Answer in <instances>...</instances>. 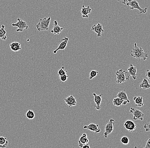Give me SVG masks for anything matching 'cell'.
Here are the masks:
<instances>
[{"mask_svg":"<svg viewBox=\"0 0 150 148\" xmlns=\"http://www.w3.org/2000/svg\"><path fill=\"white\" fill-rule=\"evenodd\" d=\"M134 47L131 51V56L138 60L143 59L145 60L149 56L147 53L144 52L142 48L137 47L136 43L134 44Z\"/></svg>","mask_w":150,"mask_h":148,"instance_id":"cell-1","label":"cell"},{"mask_svg":"<svg viewBox=\"0 0 150 148\" xmlns=\"http://www.w3.org/2000/svg\"><path fill=\"white\" fill-rule=\"evenodd\" d=\"M116 76V83L121 84L125 82L126 81L129 80L130 75L128 71L124 70L123 69H120L116 71L115 73Z\"/></svg>","mask_w":150,"mask_h":148,"instance_id":"cell-2","label":"cell"},{"mask_svg":"<svg viewBox=\"0 0 150 148\" xmlns=\"http://www.w3.org/2000/svg\"><path fill=\"white\" fill-rule=\"evenodd\" d=\"M50 20L51 18L50 17L48 18L45 17L43 19H40L39 23L36 25L38 30L39 31L47 30L49 29Z\"/></svg>","mask_w":150,"mask_h":148,"instance_id":"cell-3","label":"cell"},{"mask_svg":"<svg viewBox=\"0 0 150 148\" xmlns=\"http://www.w3.org/2000/svg\"><path fill=\"white\" fill-rule=\"evenodd\" d=\"M126 5H127L128 7H130V9L131 10H133L134 9H136L139 10L140 14L146 13L147 11V8H145L142 9L139 6L138 1L136 0H128Z\"/></svg>","mask_w":150,"mask_h":148,"instance_id":"cell-4","label":"cell"},{"mask_svg":"<svg viewBox=\"0 0 150 148\" xmlns=\"http://www.w3.org/2000/svg\"><path fill=\"white\" fill-rule=\"evenodd\" d=\"M17 20V22L12 24V26L13 27H16L18 28V29H16V32H22L24 30V29L27 30L28 28L29 25L27 22L19 18H18Z\"/></svg>","mask_w":150,"mask_h":148,"instance_id":"cell-5","label":"cell"},{"mask_svg":"<svg viewBox=\"0 0 150 148\" xmlns=\"http://www.w3.org/2000/svg\"><path fill=\"white\" fill-rule=\"evenodd\" d=\"M114 120L113 119H111L108 122L106 123L104 133V137L105 138H107L108 135L111 134L114 131Z\"/></svg>","mask_w":150,"mask_h":148,"instance_id":"cell-6","label":"cell"},{"mask_svg":"<svg viewBox=\"0 0 150 148\" xmlns=\"http://www.w3.org/2000/svg\"><path fill=\"white\" fill-rule=\"evenodd\" d=\"M129 113H131L133 115V119L135 120H140L142 121L143 120L144 114L142 111L137 109H134L133 107L131 108Z\"/></svg>","mask_w":150,"mask_h":148,"instance_id":"cell-7","label":"cell"},{"mask_svg":"<svg viewBox=\"0 0 150 148\" xmlns=\"http://www.w3.org/2000/svg\"><path fill=\"white\" fill-rule=\"evenodd\" d=\"M68 41V38L67 37H65L63 39H61V40L58 41L61 42V43L58 45L57 48L53 51V53L56 54V53H57V52L59 50H65V48H66Z\"/></svg>","mask_w":150,"mask_h":148,"instance_id":"cell-8","label":"cell"},{"mask_svg":"<svg viewBox=\"0 0 150 148\" xmlns=\"http://www.w3.org/2000/svg\"><path fill=\"white\" fill-rule=\"evenodd\" d=\"M125 128L129 132H133L136 129V125L131 120H127L124 124Z\"/></svg>","mask_w":150,"mask_h":148,"instance_id":"cell-9","label":"cell"},{"mask_svg":"<svg viewBox=\"0 0 150 148\" xmlns=\"http://www.w3.org/2000/svg\"><path fill=\"white\" fill-rule=\"evenodd\" d=\"M91 30L97 34L98 37L101 36L102 33L104 32V30L103 29V25L100 23L93 25L91 28Z\"/></svg>","mask_w":150,"mask_h":148,"instance_id":"cell-10","label":"cell"},{"mask_svg":"<svg viewBox=\"0 0 150 148\" xmlns=\"http://www.w3.org/2000/svg\"><path fill=\"white\" fill-rule=\"evenodd\" d=\"M64 100L66 104L69 108H71L73 106H76L77 104L76 99L72 95L67 96L64 99Z\"/></svg>","mask_w":150,"mask_h":148,"instance_id":"cell-11","label":"cell"},{"mask_svg":"<svg viewBox=\"0 0 150 148\" xmlns=\"http://www.w3.org/2000/svg\"><path fill=\"white\" fill-rule=\"evenodd\" d=\"M83 128L85 129H87L92 132H94L96 133H99L101 131V129H99L98 125L94 123H90L89 125L84 126Z\"/></svg>","mask_w":150,"mask_h":148,"instance_id":"cell-12","label":"cell"},{"mask_svg":"<svg viewBox=\"0 0 150 148\" xmlns=\"http://www.w3.org/2000/svg\"><path fill=\"white\" fill-rule=\"evenodd\" d=\"M93 95L94 96V101L95 102L96 104V106H95L96 109L97 110H99L101 109V102L102 101V94H99V95H97L96 93H93Z\"/></svg>","mask_w":150,"mask_h":148,"instance_id":"cell-13","label":"cell"},{"mask_svg":"<svg viewBox=\"0 0 150 148\" xmlns=\"http://www.w3.org/2000/svg\"><path fill=\"white\" fill-rule=\"evenodd\" d=\"M63 30V28H61L58 25V23L57 21H55L53 23V27L50 32L55 35H58L60 34Z\"/></svg>","mask_w":150,"mask_h":148,"instance_id":"cell-14","label":"cell"},{"mask_svg":"<svg viewBox=\"0 0 150 148\" xmlns=\"http://www.w3.org/2000/svg\"><path fill=\"white\" fill-rule=\"evenodd\" d=\"M91 11H92V9L90 8L89 6L85 7L84 5H83L81 10L82 17L83 18H88V14L91 13Z\"/></svg>","mask_w":150,"mask_h":148,"instance_id":"cell-15","label":"cell"},{"mask_svg":"<svg viewBox=\"0 0 150 148\" xmlns=\"http://www.w3.org/2000/svg\"><path fill=\"white\" fill-rule=\"evenodd\" d=\"M128 103V102L125 100H122L120 98H115L113 100V104L115 106H123V105H125Z\"/></svg>","mask_w":150,"mask_h":148,"instance_id":"cell-16","label":"cell"},{"mask_svg":"<svg viewBox=\"0 0 150 148\" xmlns=\"http://www.w3.org/2000/svg\"><path fill=\"white\" fill-rule=\"evenodd\" d=\"M128 71L129 73L130 76H132V77L133 80H136L137 79V77H136L137 70H136V67L131 64H130V67L128 68Z\"/></svg>","mask_w":150,"mask_h":148,"instance_id":"cell-17","label":"cell"},{"mask_svg":"<svg viewBox=\"0 0 150 148\" xmlns=\"http://www.w3.org/2000/svg\"><path fill=\"white\" fill-rule=\"evenodd\" d=\"M10 49L14 52H17L21 49V45L20 43L18 42H13L9 45Z\"/></svg>","mask_w":150,"mask_h":148,"instance_id":"cell-18","label":"cell"},{"mask_svg":"<svg viewBox=\"0 0 150 148\" xmlns=\"http://www.w3.org/2000/svg\"><path fill=\"white\" fill-rule=\"evenodd\" d=\"M133 100L136 106L141 107L144 106L142 96H135L133 98Z\"/></svg>","mask_w":150,"mask_h":148,"instance_id":"cell-19","label":"cell"},{"mask_svg":"<svg viewBox=\"0 0 150 148\" xmlns=\"http://www.w3.org/2000/svg\"><path fill=\"white\" fill-rule=\"evenodd\" d=\"M139 87L143 89H148L150 88V84L149 83L148 80H146L145 78H144L142 80V82L139 85Z\"/></svg>","mask_w":150,"mask_h":148,"instance_id":"cell-20","label":"cell"},{"mask_svg":"<svg viewBox=\"0 0 150 148\" xmlns=\"http://www.w3.org/2000/svg\"><path fill=\"white\" fill-rule=\"evenodd\" d=\"M116 97L120 98L122 99V100H126L128 102V103H130V101L129 99H128L127 93H126L125 92V91H123L119 92L117 93Z\"/></svg>","mask_w":150,"mask_h":148,"instance_id":"cell-21","label":"cell"},{"mask_svg":"<svg viewBox=\"0 0 150 148\" xmlns=\"http://www.w3.org/2000/svg\"><path fill=\"white\" fill-rule=\"evenodd\" d=\"M5 26L2 25L0 28V39H2L3 40H6L7 39V36H6L7 32L4 30Z\"/></svg>","mask_w":150,"mask_h":148,"instance_id":"cell-22","label":"cell"},{"mask_svg":"<svg viewBox=\"0 0 150 148\" xmlns=\"http://www.w3.org/2000/svg\"><path fill=\"white\" fill-rule=\"evenodd\" d=\"M89 139L87 138H84L81 136L78 140V146L81 148H83V146L89 142Z\"/></svg>","mask_w":150,"mask_h":148,"instance_id":"cell-23","label":"cell"},{"mask_svg":"<svg viewBox=\"0 0 150 148\" xmlns=\"http://www.w3.org/2000/svg\"><path fill=\"white\" fill-rule=\"evenodd\" d=\"M9 144L7 138L1 136L0 137V147L4 148L6 147Z\"/></svg>","mask_w":150,"mask_h":148,"instance_id":"cell-24","label":"cell"},{"mask_svg":"<svg viewBox=\"0 0 150 148\" xmlns=\"http://www.w3.org/2000/svg\"><path fill=\"white\" fill-rule=\"evenodd\" d=\"M26 116L28 119L31 120L35 118V114L33 111L29 110L26 113Z\"/></svg>","mask_w":150,"mask_h":148,"instance_id":"cell-25","label":"cell"},{"mask_svg":"<svg viewBox=\"0 0 150 148\" xmlns=\"http://www.w3.org/2000/svg\"><path fill=\"white\" fill-rule=\"evenodd\" d=\"M67 71L65 69V67L64 66H62L61 68L59 70V71L58 72V75L60 76H63V75H65L67 73Z\"/></svg>","mask_w":150,"mask_h":148,"instance_id":"cell-26","label":"cell"},{"mask_svg":"<svg viewBox=\"0 0 150 148\" xmlns=\"http://www.w3.org/2000/svg\"><path fill=\"white\" fill-rule=\"evenodd\" d=\"M98 73V72L97 71L94 70L91 71L90 73V76H89V79L90 80H92L93 78L96 77Z\"/></svg>","mask_w":150,"mask_h":148,"instance_id":"cell-27","label":"cell"},{"mask_svg":"<svg viewBox=\"0 0 150 148\" xmlns=\"http://www.w3.org/2000/svg\"><path fill=\"white\" fill-rule=\"evenodd\" d=\"M121 142L124 145H127L129 143V139L128 137L125 136L121 138Z\"/></svg>","mask_w":150,"mask_h":148,"instance_id":"cell-28","label":"cell"},{"mask_svg":"<svg viewBox=\"0 0 150 148\" xmlns=\"http://www.w3.org/2000/svg\"><path fill=\"white\" fill-rule=\"evenodd\" d=\"M68 77V75L66 74L65 75H63V76H60L59 78H60V80L61 82H65L67 80Z\"/></svg>","mask_w":150,"mask_h":148,"instance_id":"cell-29","label":"cell"},{"mask_svg":"<svg viewBox=\"0 0 150 148\" xmlns=\"http://www.w3.org/2000/svg\"><path fill=\"white\" fill-rule=\"evenodd\" d=\"M143 127L145 129V131H150V121L149 122L144 124Z\"/></svg>","mask_w":150,"mask_h":148,"instance_id":"cell-30","label":"cell"},{"mask_svg":"<svg viewBox=\"0 0 150 148\" xmlns=\"http://www.w3.org/2000/svg\"><path fill=\"white\" fill-rule=\"evenodd\" d=\"M145 76L148 78L149 80V83L150 84V70L149 69H147L145 72Z\"/></svg>","mask_w":150,"mask_h":148,"instance_id":"cell-31","label":"cell"},{"mask_svg":"<svg viewBox=\"0 0 150 148\" xmlns=\"http://www.w3.org/2000/svg\"><path fill=\"white\" fill-rule=\"evenodd\" d=\"M144 148H150V138L147 140Z\"/></svg>","mask_w":150,"mask_h":148,"instance_id":"cell-32","label":"cell"},{"mask_svg":"<svg viewBox=\"0 0 150 148\" xmlns=\"http://www.w3.org/2000/svg\"><path fill=\"white\" fill-rule=\"evenodd\" d=\"M118 1L121 2L124 4H126V3L128 1V0H117Z\"/></svg>","mask_w":150,"mask_h":148,"instance_id":"cell-33","label":"cell"},{"mask_svg":"<svg viewBox=\"0 0 150 148\" xmlns=\"http://www.w3.org/2000/svg\"><path fill=\"white\" fill-rule=\"evenodd\" d=\"M90 147L89 146V144L88 143H86V144L84 145V146H83V148H90Z\"/></svg>","mask_w":150,"mask_h":148,"instance_id":"cell-34","label":"cell"},{"mask_svg":"<svg viewBox=\"0 0 150 148\" xmlns=\"http://www.w3.org/2000/svg\"><path fill=\"white\" fill-rule=\"evenodd\" d=\"M82 136L84 137V138H87V134L86 133H84L82 134Z\"/></svg>","mask_w":150,"mask_h":148,"instance_id":"cell-35","label":"cell"}]
</instances>
